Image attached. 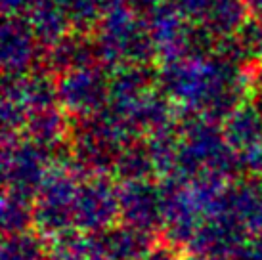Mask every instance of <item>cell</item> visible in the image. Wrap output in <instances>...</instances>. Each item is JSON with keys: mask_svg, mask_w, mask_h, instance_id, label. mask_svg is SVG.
Instances as JSON below:
<instances>
[]
</instances>
